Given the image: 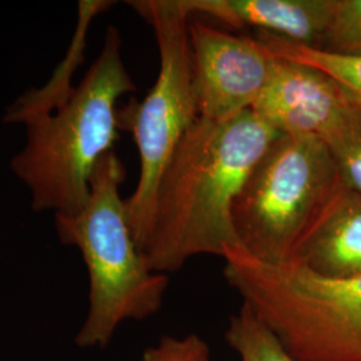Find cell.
<instances>
[{
  "instance_id": "cell-4",
  "label": "cell",
  "mask_w": 361,
  "mask_h": 361,
  "mask_svg": "<svg viewBox=\"0 0 361 361\" xmlns=\"http://www.w3.org/2000/svg\"><path fill=\"white\" fill-rule=\"evenodd\" d=\"M224 276L297 361H361V276L328 279L296 264L271 265L241 247Z\"/></svg>"
},
{
  "instance_id": "cell-8",
  "label": "cell",
  "mask_w": 361,
  "mask_h": 361,
  "mask_svg": "<svg viewBox=\"0 0 361 361\" xmlns=\"http://www.w3.org/2000/svg\"><path fill=\"white\" fill-rule=\"evenodd\" d=\"M353 104L323 71L276 56L269 80L250 110L280 134L314 135L325 141Z\"/></svg>"
},
{
  "instance_id": "cell-6",
  "label": "cell",
  "mask_w": 361,
  "mask_h": 361,
  "mask_svg": "<svg viewBox=\"0 0 361 361\" xmlns=\"http://www.w3.org/2000/svg\"><path fill=\"white\" fill-rule=\"evenodd\" d=\"M128 6L154 31L159 71L141 102L118 110L119 129L129 130L140 154V177L126 209L140 249L149 234L155 193L169 159L200 118L193 87L189 13L185 0H134Z\"/></svg>"
},
{
  "instance_id": "cell-9",
  "label": "cell",
  "mask_w": 361,
  "mask_h": 361,
  "mask_svg": "<svg viewBox=\"0 0 361 361\" xmlns=\"http://www.w3.org/2000/svg\"><path fill=\"white\" fill-rule=\"evenodd\" d=\"M189 13L233 27H255L310 49H320L334 0H185Z\"/></svg>"
},
{
  "instance_id": "cell-2",
  "label": "cell",
  "mask_w": 361,
  "mask_h": 361,
  "mask_svg": "<svg viewBox=\"0 0 361 361\" xmlns=\"http://www.w3.org/2000/svg\"><path fill=\"white\" fill-rule=\"evenodd\" d=\"M135 85L122 58L118 28L65 104L26 118V143L10 169L28 190L34 212L74 214L90 197L92 173L118 140L116 104Z\"/></svg>"
},
{
  "instance_id": "cell-15",
  "label": "cell",
  "mask_w": 361,
  "mask_h": 361,
  "mask_svg": "<svg viewBox=\"0 0 361 361\" xmlns=\"http://www.w3.org/2000/svg\"><path fill=\"white\" fill-rule=\"evenodd\" d=\"M316 50L361 55V0H334L323 43Z\"/></svg>"
},
{
  "instance_id": "cell-5",
  "label": "cell",
  "mask_w": 361,
  "mask_h": 361,
  "mask_svg": "<svg viewBox=\"0 0 361 361\" xmlns=\"http://www.w3.org/2000/svg\"><path fill=\"white\" fill-rule=\"evenodd\" d=\"M343 185L334 157L314 135L281 134L249 173L232 209L241 249L261 262H292Z\"/></svg>"
},
{
  "instance_id": "cell-12",
  "label": "cell",
  "mask_w": 361,
  "mask_h": 361,
  "mask_svg": "<svg viewBox=\"0 0 361 361\" xmlns=\"http://www.w3.org/2000/svg\"><path fill=\"white\" fill-rule=\"evenodd\" d=\"M256 38L279 58L312 66L348 94L349 98L361 106V55H341L310 49L271 32L258 31Z\"/></svg>"
},
{
  "instance_id": "cell-7",
  "label": "cell",
  "mask_w": 361,
  "mask_h": 361,
  "mask_svg": "<svg viewBox=\"0 0 361 361\" xmlns=\"http://www.w3.org/2000/svg\"><path fill=\"white\" fill-rule=\"evenodd\" d=\"M198 116L222 122L249 111L267 86L276 56L257 38L189 23Z\"/></svg>"
},
{
  "instance_id": "cell-16",
  "label": "cell",
  "mask_w": 361,
  "mask_h": 361,
  "mask_svg": "<svg viewBox=\"0 0 361 361\" xmlns=\"http://www.w3.org/2000/svg\"><path fill=\"white\" fill-rule=\"evenodd\" d=\"M140 361H212L209 345L198 335L162 336L146 349Z\"/></svg>"
},
{
  "instance_id": "cell-10",
  "label": "cell",
  "mask_w": 361,
  "mask_h": 361,
  "mask_svg": "<svg viewBox=\"0 0 361 361\" xmlns=\"http://www.w3.org/2000/svg\"><path fill=\"white\" fill-rule=\"evenodd\" d=\"M289 264L328 279L361 276L360 194L343 183Z\"/></svg>"
},
{
  "instance_id": "cell-3",
  "label": "cell",
  "mask_w": 361,
  "mask_h": 361,
  "mask_svg": "<svg viewBox=\"0 0 361 361\" xmlns=\"http://www.w3.org/2000/svg\"><path fill=\"white\" fill-rule=\"evenodd\" d=\"M126 170L110 152L92 173L90 197L74 214H55V228L65 245L80 252L89 273V310L75 344L104 348L125 322H141L162 308L166 274L153 271L137 245L121 186Z\"/></svg>"
},
{
  "instance_id": "cell-1",
  "label": "cell",
  "mask_w": 361,
  "mask_h": 361,
  "mask_svg": "<svg viewBox=\"0 0 361 361\" xmlns=\"http://www.w3.org/2000/svg\"><path fill=\"white\" fill-rule=\"evenodd\" d=\"M280 135L252 110L222 122H194L157 188L152 225L141 247L153 271L168 276L194 256L224 258L241 247L233 226L234 200Z\"/></svg>"
},
{
  "instance_id": "cell-11",
  "label": "cell",
  "mask_w": 361,
  "mask_h": 361,
  "mask_svg": "<svg viewBox=\"0 0 361 361\" xmlns=\"http://www.w3.org/2000/svg\"><path fill=\"white\" fill-rule=\"evenodd\" d=\"M79 8V26L73 47L67 54L63 63V70L58 68L54 80L44 89L27 91L15 104H11L3 116V122L8 125L22 123L26 118L38 114H47L65 104L74 89H70L67 75H71L75 70V62L83 59V51L86 50V34L89 30L91 19L97 15L109 10L114 1L109 0H82L78 3Z\"/></svg>"
},
{
  "instance_id": "cell-14",
  "label": "cell",
  "mask_w": 361,
  "mask_h": 361,
  "mask_svg": "<svg viewBox=\"0 0 361 361\" xmlns=\"http://www.w3.org/2000/svg\"><path fill=\"white\" fill-rule=\"evenodd\" d=\"M343 183L361 195V106L353 104L341 125L325 141Z\"/></svg>"
},
{
  "instance_id": "cell-13",
  "label": "cell",
  "mask_w": 361,
  "mask_h": 361,
  "mask_svg": "<svg viewBox=\"0 0 361 361\" xmlns=\"http://www.w3.org/2000/svg\"><path fill=\"white\" fill-rule=\"evenodd\" d=\"M225 341L238 353L241 361H297L271 328L245 304L231 317Z\"/></svg>"
}]
</instances>
